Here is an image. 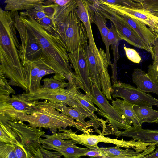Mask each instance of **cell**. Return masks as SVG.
I'll list each match as a JSON object with an SVG mask.
<instances>
[{
    "instance_id": "obj_1",
    "label": "cell",
    "mask_w": 158,
    "mask_h": 158,
    "mask_svg": "<svg viewBox=\"0 0 158 158\" xmlns=\"http://www.w3.org/2000/svg\"><path fill=\"white\" fill-rule=\"evenodd\" d=\"M11 12L0 9V73L10 86L28 93L23 67L19 56L20 44Z\"/></svg>"
},
{
    "instance_id": "obj_2",
    "label": "cell",
    "mask_w": 158,
    "mask_h": 158,
    "mask_svg": "<svg viewBox=\"0 0 158 158\" xmlns=\"http://www.w3.org/2000/svg\"><path fill=\"white\" fill-rule=\"evenodd\" d=\"M21 20L36 39L42 50V58L56 72L53 77L61 81L75 74L69 65L68 53L58 36L44 29L27 11L21 12Z\"/></svg>"
},
{
    "instance_id": "obj_3",
    "label": "cell",
    "mask_w": 158,
    "mask_h": 158,
    "mask_svg": "<svg viewBox=\"0 0 158 158\" xmlns=\"http://www.w3.org/2000/svg\"><path fill=\"white\" fill-rule=\"evenodd\" d=\"M77 6V2L73 1L60 7L54 18L59 37L68 53L85 48L88 45L85 27L76 13Z\"/></svg>"
},
{
    "instance_id": "obj_4",
    "label": "cell",
    "mask_w": 158,
    "mask_h": 158,
    "mask_svg": "<svg viewBox=\"0 0 158 158\" xmlns=\"http://www.w3.org/2000/svg\"><path fill=\"white\" fill-rule=\"evenodd\" d=\"M8 120H19L27 122L30 126L37 128L49 129L53 134L58 130L66 129L68 127H73L83 132L89 133L91 131L64 114L60 113L51 106L47 100L37 101V107L31 114L17 113L7 118Z\"/></svg>"
},
{
    "instance_id": "obj_5",
    "label": "cell",
    "mask_w": 158,
    "mask_h": 158,
    "mask_svg": "<svg viewBox=\"0 0 158 158\" xmlns=\"http://www.w3.org/2000/svg\"><path fill=\"white\" fill-rule=\"evenodd\" d=\"M92 6L114 25L118 35L130 44L144 50L151 54L153 60V48L147 45L134 30L120 16L119 14L110 9L99 0H89Z\"/></svg>"
},
{
    "instance_id": "obj_6",
    "label": "cell",
    "mask_w": 158,
    "mask_h": 158,
    "mask_svg": "<svg viewBox=\"0 0 158 158\" xmlns=\"http://www.w3.org/2000/svg\"><path fill=\"white\" fill-rule=\"evenodd\" d=\"M11 12L20 39L19 56L23 67L41 58L42 50L36 39L21 20L18 11Z\"/></svg>"
},
{
    "instance_id": "obj_7",
    "label": "cell",
    "mask_w": 158,
    "mask_h": 158,
    "mask_svg": "<svg viewBox=\"0 0 158 158\" xmlns=\"http://www.w3.org/2000/svg\"><path fill=\"white\" fill-rule=\"evenodd\" d=\"M28 100L32 101L47 100L48 102L56 104H63L69 106L78 112L86 116L91 120L98 122L100 119L89 112L81 105L73 99L69 89L57 88L54 89H41L33 94L23 93Z\"/></svg>"
},
{
    "instance_id": "obj_8",
    "label": "cell",
    "mask_w": 158,
    "mask_h": 158,
    "mask_svg": "<svg viewBox=\"0 0 158 158\" xmlns=\"http://www.w3.org/2000/svg\"><path fill=\"white\" fill-rule=\"evenodd\" d=\"M6 121L19 137L22 145L31 158H37L41 147L40 139L45 132L41 128L32 127L20 121Z\"/></svg>"
},
{
    "instance_id": "obj_9",
    "label": "cell",
    "mask_w": 158,
    "mask_h": 158,
    "mask_svg": "<svg viewBox=\"0 0 158 158\" xmlns=\"http://www.w3.org/2000/svg\"><path fill=\"white\" fill-rule=\"evenodd\" d=\"M91 91V101L99 108L103 117L107 119L113 133L119 129L126 130L131 127L111 105L95 81L89 77Z\"/></svg>"
},
{
    "instance_id": "obj_10",
    "label": "cell",
    "mask_w": 158,
    "mask_h": 158,
    "mask_svg": "<svg viewBox=\"0 0 158 158\" xmlns=\"http://www.w3.org/2000/svg\"><path fill=\"white\" fill-rule=\"evenodd\" d=\"M99 0L112 10L138 20L158 34V18L150 13L136 0H124L123 6L108 4Z\"/></svg>"
},
{
    "instance_id": "obj_11",
    "label": "cell",
    "mask_w": 158,
    "mask_h": 158,
    "mask_svg": "<svg viewBox=\"0 0 158 158\" xmlns=\"http://www.w3.org/2000/svg\"><path fill=\"white\" fill-rule=\"evenodd\" d=\"M111 95L120 98L134 105L158 107V99L128 84L117 81L112 85Z\"/></svg>"
},
{
    "instance_id": "obj_12",
    "label": "cell",
    "mask_w": 158,
    "mask_h": 158,
    "mask_svg": "<svg viewBox=\"0 0 158 158\" xmlns=\"http://www.w3.org/2000/svg\"><path fill=\"white\" fill-rule=\"evenodd\" d=\"M0 94V117H10L17 113L31 114L37 107V101L28 99L23 94Z\"/></svg>"
},
{
    "instance_id": "obj_13",
    "label": "cell",
    "mask_w": 158,
    "mask_h": 158,
    "mask_svg": "<svg viewBox=\"0 0 158 158\" xmlns=\"http://www.w3.org/2000/svg\"><path fill=\"white\" fill-rule=\"evenodd\" d=\"M85 48L68 53L69 61L75 71L73 79L79 88L82 89L86 96L91 100L92 95L89 72Z\"/></svg>"
},
{
    "instance_id": "obj_14",
    "label": "cell",
    "mask_w": 158,
    "mask_h": 158,
    "mask_svg": "<svg viewBox=\"0 0 158 158\" xmlns=\"http://www.w3.org/2000/svg\"><path fill=\"white\" fill-rule=\"evenodd\" d=\"M67 132L69 140H72L75 144H79L84 145L91 150L97 151L99 148L98 144L100 142L111 143L119 147H123L126 149H129L131 147L134 148V147L138 143L134 140L127 141L106 137L102 133L98 135L89 133L78 135L73 132L71 129H67Z\"/></svg>"
},
{
    "instance_id": "obj_15",
    "label": "cell",
    "mask_w": 158,
    "mask_h": 158,
    "mask_svg": "<svg viewBox=\"0 0 158 158\" xmlns=\"http://www.w3.org/2000/svg\"><path fill=\"white\" fill-rule=\"evenodd\" d=\"M76 9L77 14L84 25L88 36L89 46L91 50L98 48L94 38L91 27L93 23L94 12L89 0H77Z\"/></svg>"
},
{
    "instance_id": "obj_16",
    "label": "cell",
    "mask_w": 158,
    "mask_h": 158,
    "mask_svg": "<svg viewBox=\"0 0 158 158\" xmlns=\"http://www.w3.org/2000/svg\"><path fill=\"white\" fill-rule=\"evenodd\" d=\"M91 51L95 55L96 58L102 91L108 99L112 101L111 94L112 85L108 73V68L109 64L106 52L101 48L99 49L97 48Z\"/></svg>"
},
{
    "instance_id": "obj_17",
    "label": "cell",
    "mask_w": 158,
    "mask_h": 158,
    "mask_svg": "<svg viewBox=\"0 0 158 158\" xmlns=\"http://www.w3.org/2000/svg\"><path fill=\"white\" fill-rule=\"evenodd\" d=\"M117 136L131 137L133 139L146 143L155 144L158 147V130L144 129L132 126L123 131L118 130L114 133Z\"/></svg>"
},
{
    "instance_id": "obj_18",
    "label": "cell",
    "mask_w": 158,
    "mask_h": 158,
    "mask_svg": "<svg viewBox=\"0 0 158 158\" xmlns=\"http://www.w3.org/2000/svg\"><path fill=\"white\" fill-rule=\"evenodd\" d=\"M117 13L142 40L150 47L152 48L156 40L158 38V34L150 28L147 27L145 24L138 20Z\"/></svg>"
},
{
    "instance_id": "obj_19",
    "label": "cell",
    "mask_w": 158,
    "mask_h": 158,
    "mask_svg": "<svg viewBox=\"0 0 158 158\" xmlns=\"http://www.w3.org/2000/svg\"><path fill=\"white\" fill-rule=\"evenodd\" d=\"M47 68L53 69L45 62L42 58L37 60L27 63L23 66L25 79L28 90V94H33L35 93V83L37 75L40 70Z\"/></svg>"
},
{
    "instance_id": "obj_20",
    "label": "cell",
    "mask_w": 158,
    "mask_h": 158,
    "mask_svg": "<svg viewBox=\"0 0 158 158\" xmlns=\"http://www.w3.org/2000/svg\"><path fill=\"white\" fill-rule=\"evenodd\" d=\"M67 80L69 82V85L67 88L69 89L72 98L92 114L95 115L94 112L96 111L98 112V114L102 116V113L99 109L94 106L91 100L80 91L79 88L72 77L69 76Z\"/></svg>"
},
{
    "instance_id": "obj_21",
    "label": "cell",
    "mask_w": 158,
    "mask_h": 158,
    "mask_svg": "<svg viewBox=\"0 0 158 158\" xmlns=\"http://www.w3.org/2000/svg\"><path fill=\"white\" fill-rule=\"evenodd\" d=\"M58 131L51 135L43 134L42 137L45 138L40 139L41 147L48 150L56 151L68 145L75 144L72 140L67 139L64 132L61 130Z\"/></svg>"
},
{
    "instance_id": "obj_22",
    "label": "cell",
    "mask_w": 158,
    "mask_h": 158,
    "mask_svg": "<svg viewBox=\"0 0 158 158\" xmlns=\"http://www.w3.org/2000/svg\"><path fill=\"white\" fill-rule=\"evenodd\" d=\"M111 103L118 113L129 125L141 127L133 109L134 105L117 98L115 100H112Z\"/></svg>"
},
{
    "instance_id": "obj_23",
    "label": "cell",
    "mask_w": 158,
    "mask_h": 158,
    "mask_svg": "<svg viewBox=\"0 0 158 158\" xmlns=\"http://www.w3.org/2000/svg\"><path fill=\"white\" fill-rule=\"evenodd\" d=\"M132 79L138 89L145 93H153L158 95V85L149 78L144 71L138 68L134 69Z\"/></svg>"
},
{
    "instance_id": "obj_24",
    "label": "cell",
    "mask_w": 158,
    "mask_h": 158,
    "mask_svg": "<svg viewBox=\"0 0 158 158\" xmlns=\"http://www.w3.org/2000/svg\"><path fill=\"white\" fill-rule=\"evenodd\" d=\"M48 102L51 106L60 112L75 120L76 121L81 124L87 129H88V128L91 127H93L94 129L97 128L98 123L96 121L92 120L85 121V119L88 117L74 108L68 107L67 105L63 104Z\"/></svg>"
},
{
    "instance_id": "obj_25",
    "label": "cell",
    "mask_w": 158,
    "mask_h": 158,
    "mask_svg": "<svg viewBox=\"0 0 158 158\" xmlns=\"http://www.w3.org/2000/svg\"><path fill=\"white\" fill-rule=\"evenodd\" d=\"M108 40L109 43L111 46V49L112 51L114 56V62L111 68L112 71L111 79L114 84L118 80L117 64L120 58L118 46L120 41L122 39L118 35L114 25L111 22L110 27L109 29Z\"/></svg>"
},
{
    "instance_id": "obj_26",
    "label": "cell",
    "mask_w": 158,
    "mask_h": 158,
    "mask_svg": "<svg viewBox=\"0 0 158 158\" xmlns=\"http://www.w3.org/2000/svg\"><path fill=\"white\" fill-rule=\"evenodd\" d=\"M91 5L94 12L93 23L96 25L99 31L102 41L106 47V53L109 65L110 66L111 68L112 66V64L111 61V57L109 51L110 45L108 40L109 28L106 26V23L107 21L106 19L93 7L91 4Z\"/></svg>"
},
{
    "instance_id": "obj_27",
    "label": "cell",
    "mask_w": 158,
    "mask_h": 158,
    "mask_svg": "<svg viewBox=\"0 0 158 158\" xmlns=\"http://www.w3.org/2000/svg\"><path fill=\"white\" fill-rule=\"evenodd\" d=\"M45 0H6L4 1L6 5L5 10L15 11L31 10L43 4Z\"/></svg>"
},
{
    "instance_id": "obj_28",
    "label": "cell",
    "mask_w": 158,
    "mask_h": 158,
    "mask_svg": "<svg viewBox=\"0 0 158 158\" xmlns=\"http://www.w3.org/2000/svg\"><path fill=\"white\" fill-rule=\"evenodd\" d=\"M0 143L22 146L17 134L6 121L0 119Z\"/></svg>"
},
{
    "instance_id": "obj_29",
    "label": "cell",
    "mask_w": 158,
    "mask_h": 158,
    "mask_svg": "<svg viewBox=\"0 0 158 158\" xmlns=\"http://www.w3.org/2000/svg\"><path fill=\"white\" fill-rule=\"evenodd\" d=\"M133 109L141 126L145 122L156 123L158 120V110L152 106L134 105Z\"/></svg>"
},
{
    "instance_id": "obj_30",
    "label": "cell",
    "mask_w": 158,
    "mask_h": 158,
    "mask_svg": "<svg viewBox=\"0 0 158 158\" xmlns=\"http://www.w3.org/2000/svg\"><path fill=\"white\" fill-rule=\"evenodd\" d=\"M97 151L101 153L102 156L111 157L119 156H134L140 154L139 151L134 152L129 149L123 150L117 146L111 147H99Z\"/></svg>"
},
{
    "instance_id": "obj_31",
    "label": "cell",
    "mask_w": 158,
    "mask_h": 158,
    "mask_svg": "<svg viewBox=\"0 0 158 158\" xmlns=\"http://www.w3.org/2000/svg\"><path fill=\"white\" fill-rule=\"evenodd\" d=\"M89 72V77L92 78L96 82L98 86L101 90L100 76L98 72L96 59L95 55L91 51L89 45L85 47Z\"/></svg>"
},
{
    "instance_id": "obj_32",
    "label": "cell",
    "mask_w": 158,
    "mask_h": 158,
    "mask_svg": "<svg viewBox=\"0 0 158 158\" xmlns=\"http://www.w3.org/2000/svg\"><path fill=\"white\" fill-rule=\"evenodd\" d=\"M90 150L77 146L75 144L68 145L56 150L60 152L65 158H77L85 156Z\"/></svg>"
},
{
    "instance_id": "obj_33",
    "label": "cell",
    "mask_w": 158,
    "mask_h": 158,
    "mask_svg": "<svg viewBox=\"0 0 158 158\" xmlns=\"http://www.w3.org/2000/svg\"><path fill=\"white\" fill-rule=\"evenodd\" d=\"M36 21L47 31L53 35L59 37V32L53 18L48 16Z\"/></svg>"
},
{
    "instance_id": "obj_34",
    "label": "cell",
    "mask_w": 158,
    "mask_h": 158,
    "mask_svg": "<svg viewBox=\"0 0 158 158\" xmlns=\"http://www.w3.org/2000/svg\"><path fill=\"white\" fill-rule=\"evenodd\" d=\"M44 84L42 86L41 89H54L57 88L64 89L67 88L69 82L65 81H61L51 77L50 78H45L42 80Z\"/></svg>"
},
{
    "instance_id": "obj_35",
    "label": "cell",
    "mask_w": 158,
    "mask_h": 158,
    "mask_svg": "<svg viewBox=\"0 0 158 158\" xmlns=\"http://www.w3.org/2000/svg\"><path fill=\"white\" fill-rule=\"evenodd\" d=\"M0 158H17L15 145L0 143Z\"/></svg>"
},
{
    "instance_id": "obj_36",
    "label": "cell",
    "mask_w": 158,
    "mask_h": 158,
    "mask_svg": "<svg viewBox=\"0 0 158 158\" xmlns=\"http://www.w3.org/2000/svg\"><path fill=\"white\" fill-rule=\"evenodd\" d=\"M150 13L158 18V0H138Z\"/></svg>"
},
{
    "instance_id": "obj_37",
    "label": "cell",
    "mask_w": 158,
    "mask_h": 158,
    "mask_svg": "<svg viewBox=\"0 0 158 158\" xmlns=\"http://www.w3.org/2000/svg\"><path fill=\"white\" fill-rule=\"evenodd\" d=\"M0 76V94H15V91L9 84L7 78L1 73Z\"/></svg>"
},
{
    "instance_id": "obj_38",
    "label": "cell",
    "mask_w": 158,
    "mask_h": 158,
    "mask_svg": "<svg viewBox=\"0 0 158 158\" xmlns=\"http://www.w3.org/2000/svg\"><path fill=\"white\" fill-rule=\"evenodd\" d=\"M123 48L127 58L131 61L135 63H139L141 58L135 49L127 47L124 45Z\"/></svg>"
},
{
    "instance_id": "obj_39",
    "label": "cell",
    "mask_w": 158,
    "mask_h": 158,
    "mask_svg": "<svg viewBox=\"0 0 158 158\" xmlns=\"http://www.w3.org/2000/svg\"><path fill=\"white\" fill-rule=\"evenodd\" d=\"M62 156V154L59 152L49 151L43 148L41 146L37 158H61Z\"/></svg>"
},
{
    "instance_id": "obj_40",
    "label": "cell",
    "mask_w": 158,
    "mask_h": 158,
    "mask_svg": "<svg viewBox=\"0 0 158 158\" xmlns=\"http://www.w3.org/2000/svg\"><path fill=\"white\" fill-rule=\"evenodd\" d=\"M155 149V146L149 145L148 148L143 151V152L136 156L132 157H125L123 156H119L115 157H109L105 156H99V157H91L90 156L89 158H141L142 157L150 154L154 151Z\"/></svg>"
},
{
    "instance_id": "obj_41",
    "label": "cell",
    "mask_w": 158,
    "mask_h": 158,
    "mask_svg": "<svg viewBox=\"0 0 158 158\" xmlns=\"http://www.w3.org/2000/svg\"><path fill=\"white\" fill-rule=\"evenodd\" d=\"M154 55V61L152 65H149L148 69L158 71V38L156 40L152 47Z\"/></svg>"
},
{
    "instance_id": "obj_42",
    "label": "cell",
    "mask_w": 158,
    "mask_h": 158,
    "mask_svg": "<svg viewBox=\"0 0 158 158\" xmlns=\"http://www.w3.org/2000/svg\"><path fill=\"white\" fill-rule=\"evenodd\" d=\"M15 147L17 158H31L26 153L23 146L15 145Z\"/></svg>"
},
{
    "instance_id": "obj_43",
    "label": "cell",
    "mask_w": 158,
    "mask_h": 158,
    "mask_svg": "<svg viewBox=\"0 0 158 158\" xmlns=\"http://www.w3.org/2000/svg\"><path fill=\"white\" fill-rule=\"evenodd\" d=\"M71 0H48L44 2V5H49L51 4H55L59 6L63 7L69 3Z\"/></svg>"
},
{
    "instance_id": "obj_44",
    "label": "cell",
    "mask_w": 158,
    "mask_h": 158,
    "mask_svg": "<svg viewBox=\"0 0 158 158\" xmlns=\"http://www.w3.org/2000/svg\"><path fill=\"white\" fill-rule=\"evenodd\" d=\"M85 156H89L90 157L102 156V154L98 151L90 150L86 154Z\"/></svg>"
},
{
    "instance_id": "obj_45",
    "label": "cell",
    "mask_w": 158,
    "mask_h": 158,
    "mask_svg": "<svg viewBox=\"0 0 158 158\" xmlns=\"http://www.w3.org/2000/svg\"><path fill=\"white\" fill-rule=\"evenodd\" d=\"M141 158H158V147L155 151Z\"/></svg>"
},
{
    "instance_id": "obj_46",
    "label": "cell",
    "mask_w": 158,
    "mask_h": 158,
    "mask_svg": "<svg viewBox=\"0 0 158 158\" xmlns=\"http://www.w3.org/2000/svg\"><path fill=\"white\" fill-rule=\"evenodd\" d=\"M156 123H158V120L157 121V122H156Z\"/></svg>"
},
{
    "instance_id": "obj_47",
    "label": "cell",
    "mask_w": 158,
    "mask_h": 158,
    "mask_svg": "<svg viewBox=\"0 0 158 158\" xmlns=\"http://www.w3.org/2000/svg\"><path fill=\"white\" fill-rule=\"evenodd\" d=\"M77 158H81V157H80Z\"/></svg>"
}]
</instances>
